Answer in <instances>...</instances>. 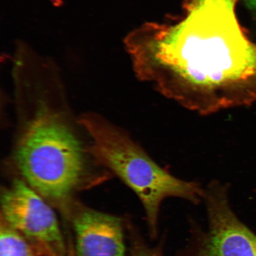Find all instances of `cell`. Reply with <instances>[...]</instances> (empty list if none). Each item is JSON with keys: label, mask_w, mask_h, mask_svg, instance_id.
Instances as JSON below:
<instances>
[{"label": "cell", "mask_w": 256, "mask_h": 256, "mask_svg": "<svg viewBox=\"0 0 256 256\" xmlns=\"http://www.w3.org/2000/svg\"><path fill=\"white\" fill-rule=\"evenodd\" d=\"M238 0H184L176 23L146 24L124 40L137 78L196 113L256 102V43L236 14Z\"/></svg>", "instance_id": "obj_1"}, {"label": "cell", "mask_w": 256, "mask_h": 256, "mask_svg": "<svg viewBox=\"0 0 256 256\" xmlns=\"http://www.w3.org/2000/svg\"><path fill=\"white\" fill-rule=\"evenodd\" d=\"M247 8L256 14V0H244Z\"/></svg>", "instance_id": "obj_9"}, {"label": "cell", "mask_w": 256, "mask_h": 256, "mask_svg": "<svg viewBox=\"0 0 256 256\" xmlns=\"http://www.w3.org/2000/svg\"><path fill=\"white\" fill-rule=\"evenodd\" d=\"M2 216L12 228L56 252H64V242L55 213L30 186L16 180L2 194Z\"/></svg>", "instance_id": "obj_5"}, {"label": "cell", "mask_w": 256, "mask_h": 256, "mask_svg": "<svg viewBox=\"0 0 256 256\" xmlns=\"http://www.w3.org/2000/svg\"><path fill=\"white\" fill-rule=\"evenodd\" d=\"M16 160L30 186L54 200L71 194L84 172L81 144L59 116L48 112L38 114L26 128Z\"/></svg>", "instance_id": "obj_3"}, {"label": "cell", "mask_w": 256, "mask_h": 256, "mask_svg": "<svg viewBox=\"0 0 256 256\" xmlns=\"http://www.w3.org/2000/svg\"><path fill=\"white\" fill-rule=\"evenodd\" d=\"M0 256H36L24 236L2 222L0 230Z\"/></svg>", "instance_id": "obj_7"}, {"label": "cell", "mask_w": 256, "mask_h": 256, "mask_svg": "<svg viewBox=\"0 0 256 256\" xmlns=\"http://www.w3.org/2000/svg\"><path fill=\"white\" fill-rule=\"evenodd\" d=\"M76 256H124L122 224L116 216L88 210L74 222Z\"/></svg>", "instance_id": "obj_6"}, {"label": "cell", "mask_w": 256, "mask_h": 256, "mask_svg": "<svg viewBox=\"0 0 256 256\" xmlns=\"http://www.w3.org/2000/svg\"><path fill=\"white\" fill-rule=\"evenodd\" d=\"M226 192L216 182L206 190L209 226L188 256H256V235L234 213Z\"/></svg>", "instance_id": "obj_4"}, {"label": "cell", "mask_w": 256, "mask_h": 256, "mask_svg": "<svg viewBox=\"0 0 256 256\" xmlns=\"http://www.w3.org/2000/svg\"><path fill=\"white\" fill-rule=\"evenodd\" d=\"M134 256H162V254L160 248H150L140 242L136 246Z\"/></svg>", "instance_id": "obj_8"}, {"label": "cell", "mask_w": 256, "mask_h": 256, "mask_svg": "<svg viewBox=\"0 0 256 256\" xmlns=\"http://www.w3.org/2000/svg\"><path fill=\"white\" fill-rule=\"evenodd\" d=\"M80 122L92 138L90 152L110 168L139 197L145 208L150 234H158L160 204L169 197L199 203L204 192L199 184L182 180L158 165L124 131L94 114Z\"/></svg>", "instance_id": "obj_2"}]
</instances>
